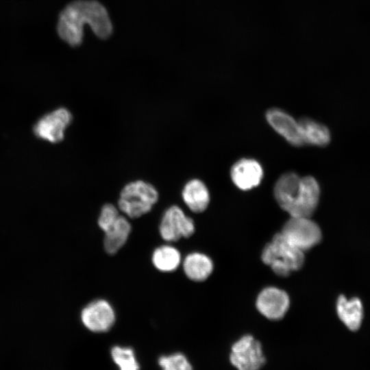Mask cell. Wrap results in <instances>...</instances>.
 <instances>
[{
  "mask_svg": "<svg viewBox=\"0 0 370 370\" xmlns=\"http://www.w3.org/2000/svg\"><path fill=\"white\" fill-rule=\"evenodd\" d=\"M73 121L71 112L66 108H58L41 116L33 126L34 134L51 143H60L66 128Z\"/></svg>",
  "mask_w": 370,
  "mask_h": 370,
  "instance_id": "obj_5",
  "label": "cell"
},
{
  "mask_svg": "<svg viewBox=\"0 0 370 370\" xmlns=\"http://www.w3.org/2000/svg\"><path fill=\"white\" fill-rule=\"evenodd\" d=\"M184 202L193 212H204L210 202V194L205 184L198 180H189L184 186L182 192Z\"/></svg>",
  "mask_w": 370,
  "mask_h": 370,
  "instance_id": "obj_15",
  "label": "cell"
},
{
  "mask_svg": "<svg viewBox=\"0 0 370 370\" xmlns=\"http://www.w3.org/2000/svg\"><path fill=\"white\" fill-rule=\"evenodd\" d=\"M115 312L106 300L98 299L88 304L82 310L81 320L84 325L93 332H105L114 325Z\"/></svg>",
  "mask_w": 370,
  "mask_h": 370,
  "instance_id": "obj_8",
  "label": "cell"
},
{
  "mask_svg": "<svg viewBox=\"0 0 370 370\" xmlns=\"http://www.w3.org/2000/svg\"><path fill=\"white\" fill-rule=\"evenodd\" d=\"M131 230L132 226L128 219L120 214L114 225L104 232L105 251L110 255L117 253L127 242Z\"/></svg>",
  "mask_w": 370,
  "mask_h": 370,
  "instance_id": "obj_16",
  "label": "cell"
},
{
  "mask_svg": "<svg viewBox=\"0 0 370 370\" xmlns=\"http://www.w3.org/2000/svg\"><path fill=\"white\" fill-rule=\"evenodd\" d=\"M120 216L119 209L112 204H105L101 210L98 219L99 227L105 232L116 222Z\"/></svg>",
  "mask_w": 370,
  "mask_h": 370,
  "instance_id": "obj_22",
  "label": "cell"
},
{
  "mask_svg": "<svg viewBox=\"0 0 370 370\" xmlns=\"http://www.w3.org/2000/svg\"><path fill=\"white\" fill-rule=\"evenodd\" d=\"M157 189L150 183L136 180L127 184L121 190L118 208L131 219L148 213L158 200Z\"/></svg>",
  "mask_w": 370,
  "mask_h": 370,
  "instance_id": "obj_3",
  "label": "cell"
},
{
  "mask_svg": "<svg viewBox=\"0 0 370 370\" xmlns=\"http://www.w3.org/2000/svg\"><path fill=\"white\" fill-rule=\"evenodd\" d=\"M151 260L153 266L162 272H172L181 263V254L174 247L164 245L157 247L153 252Z\"/></svg>",
  "mask_w": 370,
  "mask_h": 370,
  "instance_id": "obj_19",
  "label": "cell"
},
{
  "mask_svg": "<svg viewBox=\"0 0 370 370\" xmlns=\"http://www.w3.org/2000/svg\"><path fill=\"white\" fill-rule=\"evenodd\" d=\"M230 360L238 370H259L265 357L260 343L251 335H245L232 345Z\"/></svg>",
  "mask_w": 370,
  "mask_h": 370,
  "instance_id": "obj_6",
  "label": "cell"
},
{
  "mask_svg": "<svg viewBox=\"0 0 370 370\" xmlns=\"http://www.w3.org/2000/svg\"><path fill=\"white\" fill-rule=\"evenodd\" d=\"M261 258L264 264L282 277L300 269L304 262V251L288 242L281 233L276 234L264 247Z\"/></svg>",
  "mask_w": 370,
  "mask_h": 370,
  "instance_id": "obj_2",
  "label": "cell"
},
{
  "mask_svg": "<svg viewBox=\"0 0 370 370\" xmlns=\"http://www.w3.org/2000/svg\"><path fill=\"white\" fill-rule=\"evenodd\" d=\"M287 293L275 287L263 289L258 295L256 307L258 311L269 319L279 320L284 317L289 308Z\"/></svg>",
  "mask_w": 370,
  "mask_h": 370,
  "instance_id": "obj_10",
  "label": "cell"
},
{
  "mask_svg": "<svg viewBox=\"0 0 370 370\" xmlns=\"http://www.w3.org/2000/svg\"><path fill=\"white\" fill-rule=\"evenodd\" d=\"M158 363L162 370H193L186 357L181 353L162 356L160 357Z\"/></svg>",
  "mask_w": 370,
  "mask_h": 370,
  "instance_id": "obj_21",
  "label": "cell"
},
{
  "mask_svg": "<svg viewBox=\"0 0 370 370\" xmlns=\"http://www.w3.org/2000/svg\"><path fill=\"white\" fill-rule=\"evenodd\" d=\"M280 233L288 242L304 252L317 245L322 237L318 224L308 217H291Z\"/></svg>",
  "mask_w": 370,
  "mask_h": 370,
  "instance_id": "obj_4",
  "label": "cell"
},
{
  "mask_svg": "<svg viewBox=\"0 0 370 370\" xmlns=\"http://www.w3.org/2000/svg\"><path fill=\"white\" fill-rule=\"evenodd\" d=\"M319 195L317 180L312 176L301 177L298 193L286 212L291 217L310 218L317 207Z\"/></svg>",
  "mask_w": 370,
  "mask_h": 370,
  "instance_id": "obj_9",
  "label": "cell"
},
{
  "mask_svg": "<svg viewBox=\"0 0 370 370\" xmlns=\"http://www.w3.org/2000/svg\"><path fill=\"white\" fill-rule=\"evenodd\" d=\"M301 177L293 172L282 175L274 186V197L279 206L286 212L293 202L299 190Z\"/></svg>",
  "mask_w": 370,
  "mask_h": 370,
  "instance_id": "obj_14",
  "label": "cell"
},
{
  "mask_svg": "<svg viewBox=\"0 0 370 370\" xmlns=\"http://www.w3.org/2000/svg\"><path fill=\"white\" fill-rule=\"evenodd\" d=\"M230 176L238 188L247 190L260 184L263 177V169L258 161L242 158L232 165Z\"/></svg>",
  "mask_w": 370,
  "mask_h": 370,
  "instance_id": "obj_11",
  "label": "cell"
},
{
  "mask_svg": "<svg viewBox=\"0 0 370 370\" xmlns=\"http://www.w3.org/2000/svg\"><path fill=\"white\" fill-rule=\"evenodd\" d=\"M195 224L179 206L168 208L161 219L159 232L161 237L167 242H175L182 238H188L195 232Z\"/></svg>",
  "mask_w": 370,
  "mask_h": 370,
  "instance_id": "obj_7",
  "label": "cell"
},
{
  "mask_svg": "<svg viewBox=\"0 0 370 370\" xmlns=\"http://www.w3.org/2000/svg\"><path fill=\"white\" fill-rule=\"evenodd\" d=\"M183 270L188 278L195 282L206 280L213 270V263L206 255L193 252L188 254L182 262Z\"/></svg>",
  "mask_w": 370,
  "mask_h": 370,
  "instance_id": "obj_17",
  "label": "cell"
},
{
  "mask_svg": "<svg viewBox=\"0 0 370 370\" xmlns=\"http://www.w3.org/2000/svg\"><path fill=\"white\" fill-rule=\"evenodd\" d=\"M85 25L101 39L108 38L113 32L108 12L101 3L95 0H75L60 12L58 34L69 45L77 47L82 42Z\"/></svg>",
  "mask_w": 370,
  "mask_h": 370,
  "instance_id": "obj_1",
  "label": "cell"
},
{
  "mask_svg": "<svg viewBox=\"0 0 370 370\" xmlns=\"http://www.w3.org/2000/svg\"><path fill=\"white\" fill-rule=\"evenodd\" d=\"M114 362L120 370H139V365L132 348L114 346L111 350Z\"/></svg>",
  "mask_w": 370,
  "mask_h": 370,
  "instance_id": "obj_20",
  "label": "cell"
},
{
  "mask_svg": "<svg viewBox=\"0 0 370 370\" xmlns=\"http://www.w3.org/2000/svg\"><path fill=\"white\" fill-rule=\"evenodd\" d=\"M298 123L304 144L325 146L330 143V134L325 125L307 117L300 119Z\"/></svg>",
  "mask_w": 370,
  "mask_h": 370,
  "instance_id": "obj_18",
  "label": "cell"
},
{
  "mask_svg": "<svg viewBox=\"0 0 370 370\" xmlns=\"http://www.w3.org/2000/svg\"><path fill=\"white\" fill-rule=\"evenodd\" d=\"M266 118L269 125L289 143L301 146L304 143L301 136L298 121L279 108L267 111Z\"/></svg>",
  "mask_w": 370,
  "mask_h": 370,
  "instance_id": "obj_12",
  "label": "cell"
},
{
  "mask_svg": "<svg viewBox=\"0 0 370 370\" xmlns=\"http://www.w3.org/2000/svg\"><path fill=\"white\" fill-rule=\"evenodd\" d=\"M336 312L340 320L351 331L358 330L363 319V306L358 297L347 298L339 295L336 301Z\"/></svg>",
  "mask_w": 370,
  "mask_h": 370,
  "instance_id": "obj_13",
  "label": "cell"
}]
</instances>
